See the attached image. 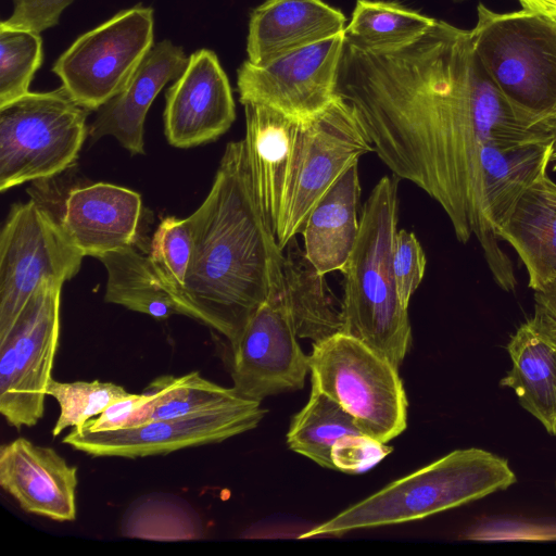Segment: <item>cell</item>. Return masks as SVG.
Segmentation results:
<instances>
[{
  "instance_id": "6da1fadb",
  "label": "cell",
  "mask_w": 556,
  "mask_h": 556,
  "mask_svg": "<svg viewBox=\"0 0 556 556\" xmlns=\"http://www.w3.org/2000/svg\"><path fill=\"white\" fill-rule=\"evenodd\" d=\"M337 93L394 176L434 199L460 242L475 236L496 285L514 291L513 263L486 211L482 149L490 141H552L556 132L514 111L478 58L470 30L434 20L416 39L383 51L345 37Z\"/></svg>"
},
{
  "instance_id": "7a4b0ae2",
  "label": "cell",
  "mask_w": 556,
  "mask_h": 556,
  "mask_svg": "<svg viewBox=\"0 0 556 556\" xmlns=\"http://www.w3.org/2000/svg\"><path fill=\"white\" fill-rule=\"evenodd\" d=\"M194 253L181 300L233 345L275 287L286 256L253 189L244 141L226 146L211 190L190 215Z\"/></svg>"
},
{
  "instance_id": "3957f363",
  "label": "cell",
  "mask_w": 556,
  "mask_h": 556,
  "mask_svg": "<svg viewBox=\"0 0 556 556\" xmlns=\"http://www.w3.org/2000/svg\"><path fill=\"white\" fill-rule=\"evenodd\" d=\"M355 247L343 270L341 331L396 368L412 345V329L399 298L393 265L397 232V179L383 176L365 201Z\"/></svg>"
},
{
  "instance_id": "277c9868",
  "label": "cell",
  "mask_w": 556,
  "mask_h": 556,
  "mask_svg": "<svg viewBox=\"0 0 556 556\" xmlns=\"http://www.w3.org/2000/svg\"><path fill=\"white\" fill-rule=\"evenodd\" d=\"M516 481L505 458L478 447L455 450L299 538L337 536L357 529L424 519L504 491Z\"/></svg>"
},
{
  "instance_id": "5b68a950",
  "label": "cell",
  "mask_w": 556,
  "mask_h": 556,
  "mask_svg": "<svg viewBox=\"0 0 556 556\" xmlns=\"http://www.w3.org/2000/svg\"><path fill=\"white\" fill-rule=\"evenodd\" d=\"M477 17L472 45L492 81L523 121L556 132V17L482 3Z\"/></svg>"
},
{
  "instance_id": "8992f818",
  "label": "cell",
  "mask_w": 556,
  "mask_h": 556,
  "mask_svg": "<svg viewBox=\"0 0 556 556\" xmlns=\"http://www.w3.org/2000/svg\"><path fill=\"white\" fill-rule=\"evenodd\" d=\"M89 112L62 85L0 106V190L72 167L89 131Z\"/></svg>"
},
{
  "instance_id": "52a82bcc",
  "label": "cell",
  "mask_w": 556,
  "mask_h": 556,
  "mask_svg": "<svg viewBox=\"0 0 556 556\" xmlns=\"http://www.w3.org/2000/svg\"><path fill=\"white\" fill-rule=\"evenodd\" d=\"M311 382L336 401L367 435L388 443L407 425V397L397 368L342 331L313 342Z\"/></svg>"
},
{
  "instance_id": "ba28073f",
  "label": "cell",
  "mask_w": 556,
  "mask_h": 556,
  "mask_svg": "<svg viewBox=\"0 0 556 556\" xmlns=\"http://www.w3.org/2000/svg\"><path fill=\"white\" fill-rule=\"evenodd\" d=\"M154 46V11L137 4L81 34L51 71L75 102L98 111L128 84Z\"/></svg>"
},
{
  "instance_id": "9c48e42d",
  "label": "cell",
  "mask_w": 556,
  "mask_h": 556,
  "mask_svg": "<svg viewBox=\"0 0 556 556\" xmlns=\"http://www.w3.org/2000/svg\"><path fill=\"white\" fill-rule=\"evenodd\" d=\"M84 257L34 200L12 205L0 235V339L41 285H63Z\"/></svg>"
},
{
  "instance_id": "30bf717a",
  "label": "cell",
  "mask_w": 556,
  "mask_h": 556,
  "mask_svg": "<svg viewBox=\"0 0 556 556\" xmlns=\"http://www.w3.org/2000/svg\"><path fill=\"white\" fill-rule=\"evenodd\" d=\"M374 146L354 109L337 93L320 112L302 121L299 156L276 240L283 250L326 191Z\"/></svg>"
},
{
  "instance_id": "8fae6325",
  "label": "cell",
  "mask_w": 556,
  "mask_h": 556,
  "mask_svg": "<svg viewBox=\"0 0 556 556\" xmlns=\"http://www.w3.org/2000/svg\"><path fill=\"white\" fill-rule=\"evenodd\" d=\"M29 192L84 256L98 257L138 241L142 201L134 190L106 182L70 185L59 174L33 181Z\"/></svg>"
},
{
  "instance_id": "7c38bea8",
  "label": "cell",
  "mask_w": 556,
  "mask_h": 556,
  "mask_svg": "<svg viewBox=\"0 0 556 556\" xmlns=\"http://www.w3.org/2000/svg\"><path fill=\"white\" fill-rule=\"evenodd\" d=\"M286 300V281L252 315L231 345L232 388L243 397L261 402L302 389L309 368Z\"/></svg>"
},
{
  "instance_id": "4fadbf2b",
  "label": "cell",
  "mask_w": 556,
  "mask_h": 556,
  "mask_svg": "<svg viewBox=\"0 0 556 556\" xmlns=\"http://www.w3.org/2000/svg\"><path fill=\"white\" fill-rule=\"evenodd\" d=\"M266 409L245 400L225 408L150 421L140 426L91 432L73 428L63 443L93 457L137 458L219 443L257 427Z\"/></svg>"
},
{
  "instance_id": "5bb4252c",
  "label": "cell",
  "mask_w": 556,
  "mask_h": 556,
  "mask_svg": "<svg viewBox=\"0 0 556 556\" xmlns=\"http://www.w3.org/2000/svg\"><path fill=\"white\" fill-rule=\"evenodd\" d=\"M345 31L256 66L244 61L237 72L242 104L261 103L305 121L337 96Z\"/></svg>"
},
{
  "instance_id": "9a60e30c",
  "label": "cell",
  "mask_w": 556,
  "mask_h": 556,
  "mask_svg": "<svg viewBox=\"0 0 556 556\" xmlns=\"http://www.w3.org/2000/svg\"><path fill=\"white\" fill-rule=\"evenodd\" d=\"M62 287L55 282L41 285L5 336L14 343L16 386L12 406L3 417L17 429L37 425L45 414L60 339Z\"/></svg>"
},
{
  "instance_id": "2e32d148",
  "label": "cell",
  "mask_w": 556,
  "mask_h": 556,
  "mask_svg": "<svg viewBox=\"0 0 556 556\" xmlns=\"http://www.w3.org/2000/svg\"><path fill=\"white\" fill-rule=\"evenodd\" d=\"M235 118L231 87L217 54L206 48L194 51L165 94L163 119L168 143L186 149L214 141Z\"/></svg>"
},
{
  "instance_id": "e0dca14e",
  "label": "cell",
  "mask_w": 556,
  "mask_h": 556,
  "mask_svg": "<svg viewBox=\"0 0 556 556\" xmlns=\"http://www.w3.org/2000/svg\"><path fill=\"white\" fill-rule=\"evenodd\" d=\"M244 106V147L261 211L277 235L300 151L302 121L261 103Z\"/></svg>"
},
{
  "instance_id": "ac0fdd59",
  "label": "cell",
  "mask_w": 556,
  "mask_h": 556,
  "mask_svg": "<svg viewBox=\"0 0 556 556\" xmlns=\"http://www.w3.org/2000/svg\"><path fill=\"white\" fill-rule=\"evenodd\" d=\"M77 484V468L52 447L25 438L0 446V485L29 514L75 520Z\"/></svg>"
},
{
  "instance_id": "d6986e66",
  "label": "cell",
  "mask_w": 556,
  "mask_h": 556,
  "mask_svg": "<svg viewBox=\"0 0 556 556\" xmlns=\"http://www.w3.org/2000/svg\"><path fill=\"white\" fill-rule=\"evenodd\" d=\"M511 367L500 381L519 404L556 435V315L535 303L533 314L510 337Z\"/></svg>"
},
{
  "instance_id": "ffe728a7",
  "label": "cell",
  "mask_w": 556,
  "mask_h": 556,
  "mask_svg": "<svg viewBox=\"0 0 556 556\" xmlns=\"http://www.w3.org/2000/svg\"><path fill=\"white\" fill-rule=\"evenodd\" d=\"M188 56L169 39L154 43L127 86L97 111L88 135L114 137L131 154H144V122L154 99L182 73Z\"/></svg>"
},
{
  "instance_id": "44dd1931",
  "label": "cell",
  "mask_w": 556,
  "mask_h": 556,
  "mask_svg": "<svg viewBox=\"0 0 556 556\" xmlns=\"http://www.w3.org/2000/svg\"><path fill=\"white\" fill-rule=\"evenodd\" d=\"M344 14L323 0H266L249 21L248 61L264 66L345 29Z\"/></svg>"
},
{
  "instance_id": "7402d4cb",
  "label": "cell",
  "mask_w": 556,
  "mask_h": 556,
  "mask_svg": "<svg viewBox=\"0 0 556 556\" xmlns=\"http://www.w3.org/2000/svg\"><path fill=\"white\" fill-rule=\"evenodd\" d=\"M357 164L319 199L302 231L304 255L320 276L336 270L343 273L357 240L361 195Z\"/></svg>"
},
{
  "instance_id": "603a6c76",
  "label": "cell",
  "mask_w": 556,
  "mask_h": 556,
  "mask_svg": "<svg viewBox=\"0 0 556 556\" xmlns=\"http://www.w3.org/2000/svg\"><path fill=\"white\" fill-rule=\"evenodd\" d=\"M546 173L522 195L497 232L522 261L534 292L556 279V197L544 184Z\"/></svg>"
},
{
  "instance_id": "cb8c5ba5",
  "label": "cell",
  "mask_w": 556,
  "mask_h": 556,
  "mask_svg": "<svg viewBox=\"0 0 556 556\" xmlns=\"http://www.w3.org/2000/svg\"><path fill=\"white\" fill-rule=\"evenodd\" d=\"M555 141L514 147L500 146L494 141L484 144L481 153L483 192L496 235L508 222L522 195L548 172Z\"/></svg>"
},
{
  "instance_id": "d4e9b609",
  "label": "cell",
  "mask_w": 556,
  "mask_h": 556,
  "mask_svg": "<svg viewBox=\"0 0 556 556\" xmlns=\"http://www.w3.org/2000/svg\"><path fill=\"white\" fill-rule=\"evenodd\" d=\"M108 273L104 301L167 319L189 313L181 301L166 287L148 255L135 245L111 251L97 257Z\"/></svg>"
},
{
  "instance_id": "484cf974",
  "label": "cell",
  "mask_w": 556,
  "mask_h": 556,
  "mask_svg": "<svg viewBox=\"0 0 556 556\" xmlns=\"http://www.w3.org/2000/svg\"><path fill=\"white\" fill-rule=\"evenodd\" d=\"M142 392L150 400L130 416L125 428L225 408L248 400L232 387L216 384L197 371L179 377L160 376Z\"/></svg>"
},
{
  "instance_id": "4316f807",
  "label": "cell",
  "mask_w": 556,
  "mask_h": 556,
  "mask_svg": "<svg viewBox=\"0 0 556 556\" xmlns=\"http://www.w3.org/2000/svg\"><path fill=\"white\" fill-rule=\"evenodd\" d=\"M306 260L294 261L286 256V300L299 338L320 341L341 331V305L330 293L324 281Z\"/></svg>"
},
{
  "instance_id": "83f0119b",
  "label": "cell",
  "mask_w": 556,
  "mask_h": 556,
  "mask_svg": "<svg viewBox=\"0 0 556 556\" xmlns=\"http://www.w3.org/2000/svg\"><path fill=\"white\" fill-rule=\"evenodd\" d=\"M364 433L353 417L336 401L312 384L305 406L296 413L287 432L289 447L321 467L333 469L331 451L342 438Z\"/></svg>"
},
{
  "instance_id": "f1b7e54d",
  "label": "cell",
  "mask_w": 556,
  "mask_h": 556,
  "mask_svg": "<svg viewBox=\"0 0 556 556\" xmlns=\"http://www.w3.org/2000/svg\"><path fill=\"white\" fill-rule=\"evenodd\" d=\"M435 18L396 2L357 0L345 37L376 51L395 49L422 35Z\"/></svg>"
},
{
  "instance_id": "f546056e",
  "label": "cell",
  "mask_w": 556,
  "mask_h": 556,
  "mask_svg": "<svg viewBox=\"0 0 556 556\" xmlns=\"http://www.w3.org/2000/svg\"><path fill=\"white\" fill-rule=\"evenodd\" d=\"M121 533L127 538L152 541H190L204 536L197 513L175 497L150 494L126 510Z\"/></svg>"
},
{
  "instance_id": "4dcf8cb0",
  "label": "cell",
  "mask_w": 556,
  "mask_h": 556,
  "mask_svg": "<svg viewBox=\"0 0 556 556\" xmlns=\"http://www.w3.org/2000/svg\"><path fill=\"white\" fill-rule=\"evenodd\" d=\"M193 253L194 229L191 216H168L162 219L152 236L148 256L163 282L181 303Z\"/></svg>"
},
{
  "instance_id": "1f68e13d",
  "label": "cell",
  "mask_w": 556,
  "mask_h": 556,
  "mask_svg": "<svg viewBox=\"0 0 556 556\" xmlns=\"http://www.w3.org/2000/svg\"><path fill=\"white\" fill-rule=\"evenodd\" d=\"M43 61L39 33L0 26V106L29 92Z\"/></svg>"
},
{
  "instance_id": "d6a6232c",
  "label": "cell",
  "mask_w": 556,
  "mask_h": 556,
  "mask_svg": "<svg viewBox=\"0 0 556 556\" xmlns=\"http://www.w3.org/2000/svg\"><path fill=\"white\" fill-rule=\"evenodd\" d=\"M47 394L54 397L60 406V415L52 429V435L58 437L66 428L83 427L111 404L131 393L114 382L100 380L61 382L52 379Z\"/></svg>"
},
{
  "instance_id": "836d02e7",
  "label": "cell",
  "mask_w": 556,
  "mask_h": 556,
  "mask_svg": "<svg viewBox=\"0 0 556 556\" xmlns=\"http://www.w3.org/2000/svg\"><path fill=\"white\" fill-rule=\"evenodd\" d=\"M392 265L399 298L408 307L410 296L420 285L426 269V255L414 232L397 230Z\"/></svg>"
},
{
  "instance_id": "e575fe53",
  "label": "cell",
  "mask_w": 556,
  "mask_h": 556,
  "mask_svg": "<svg viewBox=\"0 0 556 556\" xmlns=\"http://www.w3.org/2000/svg\"><path fill=\"white\" fill-rule=\"evenodd\" d=\"M392 447L365 433L351 434L340 439L332 447L333 469L358 473L382 460Z\"/></svg>"
},
{
  "instance_id": "d590c367",
  "label": "cell",
  "mask_w": 556,
  "mask_h": 556,
  "mask_svg": "<svg viewBox=\"0 0 556 556\" xmlns=\"http://www.w3.org/2000/svg\"><path fill=\"white\" fill-rule=\"evenodd\" d=\"M11 14L1 21L0 26L42 31L55 27L63 12L74 0H12Z\"/></svg>"
},
{
  "instance_id": "8d00e7d4",
  "label": "cell",
  "mask_w": 556,
  "mask_h": 556,
  "mask_svg": "<svg viewBox=\"0 0 556 556\" xmlns=\"http://www.w3.org/2000/svg\"><path fill=\"white\" fill-rule=\"evenodd\" d=\"M149 400L150 396L143 392L131 393L111 404L99 417L88 420L83 427L91 432L125 428L130 416Z\"/></svg>"
},
{
  "instance_id": "74e56055",
  "label": "cell",
  "mask_w": 556,
  "mask_h": 556,
  "mask_svg": "<svg viewBox=\"0 0 556 556\" xmlns=\"http://www.w3.org/2000/svg\"><path fill=\"white\" fill-rule=\"evenodd\" d=\"M523 10L556 17V0H518Z\"/></svg>"
},
{
  "instance_id": "f35d334b",
  "label": "cell",
  "mask_w": 556,
  "mask_h": 556,
  "mask_svg": "<svg viewBox=\"0 0 556 556\" xmlns=\"http://www.w3.org/2000/svg\"><path fill=\"white\" fill-rule=\"evenodd\" d=\"M534 300L556 315V279L543 290L534 292Z\"/></svg>"
},
{
  "instance_id": "ab89813d",
  "label": "cell",
  "mask_w": 556,
  "mask_h": 556,
  "mask_svg": "<svg viewBox=\"0 0 556 556\" xmlns=\"http://www.w3.org/2000/svg\"><path fill=\"white\" fill-rule=\"evenodd\" d=\"M544 184L548 191L556 197V182L549 178L548 173L544 175Z\"/></svg>"
},
{
  "instance_id": "60d3db41",
  "label": "cell",
  "mask_w": 556,
  "mask_h": 556,
  "mask_svg": "<svg viewBox=\"0 0 556 556\" xmlns=\"http://www.w3.org/2000/svg\"><path fill=\"white\" fill-rule=\"evenodd\" d=\"M551 166H552V169L554 172H556V141H555V147H554V151H553L552 159H551Z\"/></svg>"
},
{
  "instance_id": "b9f144b4",
  "label": "cell",
  "mask_w": 556,
  "mask_h": 556,
  "mask_svg": "<svg viewBox=\"0 0 556 556\" xmlns=\"http://www.w3.org/2000/svg\"><path fill=\"white\" fill-rule=\"evenodd\" d=\"M554 129H555V131H556V121H555V123H554Z\"/></svg>"
},
{
  "instance_id": "7bdbcfd3",
  "label": "cell",
  "mask_w": 556,
  "mask_h": 556,
  "mask_svg": "<svg viewBox=\"0 0 556 556\" xmlns=\"http://www.w3.org/2000/svg\"><path fill=\"white\" fill-rule=\"evenodd\" d=\"M454 1H464V0H454Z\"/></svg>"
}]
</instances>
